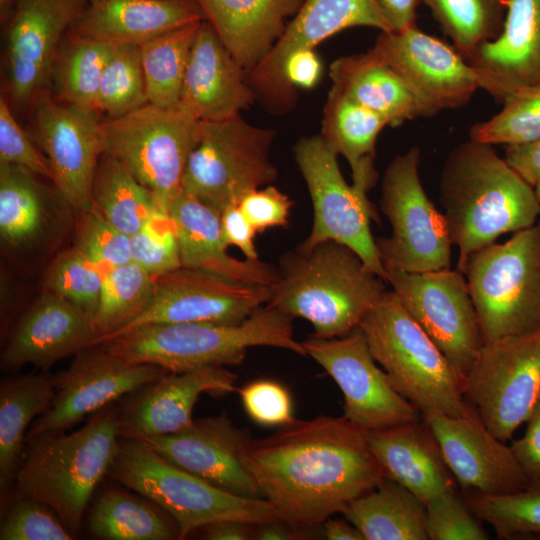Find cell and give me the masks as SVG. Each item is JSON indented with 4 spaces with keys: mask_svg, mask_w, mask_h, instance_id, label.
<instances>
[{
    "mask_svg": "<svg viewBox=\"0 0 540 540\" xmlns=\"http://www.w3.org/2000/svg\"><path fill=\"white\" fill-rule=\"evenodd\" d=\"M241 460L281 519L303 530L343 513L385 478L366 430L344 416L294 419L250 437Z\"/></svg>",
    "mask_w": 540,
    "mask_h": 540,
    "instance_id": "cell-1",
    "label": "cell"
},
{
    "mask_svg": "<svg viewBox=\"0 0 540 540\" xmlns=\"http://www.w3.org/2000/svg\"><path fill=\"white\" fill-rule=\"evenodd\" d=\"M492 146L471 139L460 143L441 170L439 199L461 272L474 252L533 226L540 215L534 186Z\"/></svg>",
    "mask_w": 540,
    "mask_h": 540,
    "instance_id": "cell-2",
    "label": "cell"
},
{
    "mask_svg": "<svg viewBox=\"0 0 540 540\" xmlns=\"http://www.w3.org/2000/svg\"><path fill=\"white\" fill-rule=\"evenodd\" d=\"M278 280L266 304L309 321L313 336L335 338L360 326L386 291L350 247L333 240L297 246L279 260Z\"/></svg>",
    "mask_w": 540,
    "mask_h": 540,
    "instance_id": "cell-3",
    "label": "cell"
},
{
    "mask_svg": "<svg viewBox=\"0 0 540 540\" xmlns=\"http://www.w3.org/2000/svg\"><path fill=\"white\" fill-rule=\"evenodd\" d=\"M119 438L118 401L93 413L72 433L27 437L11 497L47 504L77 537L91 496L108 475Z\"/></svg>",
    "mask_w": 540,
    "mask_h": 540,
    "instance_id": "cell-4",
    "label": "cell"
},
{
    "mask_svg": "<svg viewBox=\"0 0 540 540\" xmlns=\"http://www.w3.org/2000/svg\"><path fill=\"white\" fill-rule=\"evenodd\" d=\"M130 364H152L169 373L240 364L247 349L268 346L307 356L294 338L293 317L267 305L235 325L147 324L100 343Z\"/></svg>",
    "mask_w": 540,
    "mask_h": 540,
    "instance_id": "cell-5",
    "label": "cell"
},
{
    "mask_svg": "<svg viewBox=\"0 0 540 540\" xmlns=\"http://www.w3.org/2000/svg\"><path fill=\"white\" fill-rule=\"evenodd\" d=\"M376 362L391 384L421 415L466 414L463 377L406 311L393 290L385 291L360 324Z\"/></svg>",
    "mask_w": 540,
    "mask_h": 540,
    "instance_id": "cell-6",
    "label": "cell"
},
{
    "mask_svg": "<svg viewBox=\"0 0 540 540\" xmlns=\"http://www.w3.org/2000/svg\"><path fill=\"white\" fill-rule=\"evenodd\" d=\"M108 475L172 516L179 539L221 520L251 525L282 520L268 500L222 490L172 464L141 439L120 436Z\"/></svg>",
    "mask_w": 540,
    "mask_h": 540,
    "instance_id": "cell-7",
    "label": "cell"
},
{
    "mask_svg": "<svg viewBox=\"0 0 540 540\" xmlns=\"http://www.w3.org/2000/svg\"><path fill=\"white\" fill-rule=\"evenodd\" d=\"M463 273L484 344L540 330V223L474 252Z\"/></svg>",
    "mask_w": 540,
    "mask_h": 540,
    "instance_id": "cell-8",
    "label": "cell"
},
{
    "mask_svg": "<svg viewBox=\"0 0 540 540\" xmlns=\"http://www.w3.org/2000/svg\"><path fill=\"white\" fill-rule=\"evenodd\" d=\"M201 121L180 104L150 103L100 122L103 154L109 155L168 207L182 190L188 158L198 142Z\"/></svg>",
    "mask_w": 540,
    "mask_h": 540,
    "instance_id": "cell-9",
    "label": "cell"
},
{
    "mask_svg": "<svg viewBox=\"0 0 540 540\" xmlns=\"http://www.w3.org/2000/svg\"><path fill=\"white\" fill-rule=\"evenodd\" d=\"M277 135L250 124L238 114L220 121H201L197 144L182 177L181 189L221 214L249 192L278 177L270 159Z\"/></svg>",
    "mask_w": 540,
    "mask_h": 540,
    "instance_id": "cell-10",
    "label": "cell"
},
{
    "mask_svg": "<svg viewBox=\"0 0 540 540\" xmlns=\"http://www.w3.org/2000/svg\"><path fill=\"white\" fill-rule=\"evenodd\" d=\"M419 163L420 149L413 146L396 155L383 174L380 208L392 233L377 238L376 246L385 270L419 273L451 265L448 225L422 186Z\"/></svg>",
    "mask_w": 540,
    "mask_h": 540,
    "instance_id": "cell-11",
    "label": "cell"
},
{
    "mask_svg": "<svg viewBox=\"0 0 540 540\" xmlns=\"http://www.w3.org/2000/svg\"><path fill=\"white\" fill-rule=\"evenodd\" d=\"M540 396V330L484 344L463 379V397L507 442Z\"/></svg>",
    "mask_w": 540,
    "mask_h": 540,
    "instance_id": "cell-12",
    "label": "cell"
},
{
    "mask_svg": "<svg viewBox=\"0 0 540 540\" xmlns=\"http://www.w3.org/2000/svg\"><path fill=\"white\" fill-rule=\"evenodd\" d=\"M293 152L314 211L312 230L300 246L310 248L327 240L344 244L362 258L370 271L387 282V272L370 227L371 219L377 220V215L367 193L346 182L338 155L320 134L302 137Z\"/></svg>",
    "mask_w": 540,
    "mask_h": 540,
    "instance_id": "cell-13",
    "label": "cell"
},
{
    "mask_svg": "<svg viewBox=\"0 0 540 540\" xmlns=\"http://www.w3.org/2000/svg\"><path fill=\"white\" fill-rule=\"evenodd\" d=\"M400 302L463 377L484 345L468 282L460 270L386 269Z\"/></svg>",
    "mask_w": 540,
    "mask_h": 540,
    "instance_id": "cell-14",
    "label": "cell"
},
{
    "mask_svg": "<svg viewBox=\"0 0 540 540\" xmlns=\"http://www.w3.org/2000/svg\"><path fill=\"white\" fill-rule=\"evenodd\" d=\"M368 53L404 80L423 117L462 108L481 89L479 73L459 51L417 25L380 32Z\"/></svg>",
    "mask_w": 540,
    "mask_h": 540,
    "instance_id": "cell-15",
    "label": "cell"
},
{
    "mask_svg": "<svg viewBox=\"0 0 540 540\" xmlns=\"http://www.w3.org/2000/svg\"><path fill=\"white\" fill-rule=\"evenodd\" d=\"M302 344L307 356L339 386L344 396L343 416L355 425L375 430L422 417L378 367L360 326L341 337L311 335Z\"/></svg>",
    "mask_w": 540,
    "mask_h": 540,
    "instance_id": "cell-16",
    "label": "cell"
},
{
    "mask_svg": "<svg viewBox=\"0 0 540 540\" xmlns=\"http://www.w3.org/2000/svg\"><path fill=\"white\" fill-rule=\"evenodd\" d=\"M354 27L393 31L377 0H304L279 40L247 74L257 100L274 114L292 110L298 96L284 78L288 56L298 50L315 49L329 37Z\"/></svg>",
    "mask_w": 540,
    "mask_h": 540,
    "instance_id": "cell-17",
    "label": "cell"
},
{
    "mask_svg": "<svg viewBox=\"0 0 540 540\" xmlns=\"http://www.w3.org/2000/svg\"><path fill=\"white\" fill-rule=\"evenodd\" d=\"M271 295L269 286L236 282L180 266L155 277L153 297L146 309L98 344L147 324H239L267 304Z\"/></svg>",
    "mask_w": 540,
    "mask_h": 540,
    "instance_id": "cell-18",
    "label": "cell"
},
{
    "mask_svg": "<svg viewBox=\"0 0 540 540\" xmlns=\"http://www.w3.org/2000/svg\"><path fill=\"white\" fill-rule=\"evenodd\" d=\"M166 373L156 365L127 363L100 344L86 347L74 355L67 369L52 374V404L32 422L27 437L65 432Z\"/></svg>",
    "mask_w": 540,
    "mask_h": 540,
    "instance_id": "cell-19",
    "label": "cell"
},
{
    "mask_svg": "<svg viewBox=\"0 0 540 540\" xmlns=\"http://www.w3.org/2000/svg\"><path fill=\"white\" fill-rule=\"evenodd\" d=\"M31 106L36 138L57 192L74 210H90L95 172L103 154L100 121L95 112L64 104L46 91Z\"/></svg>",
    "mask_w": 540,
    "mask_h": 540,
    "instance_id": "cell-20",
    "label": "cell"
},
{
    "mask_svg": "<svg viewBox=\"0 0 540 540\" xmlns=\"http://www.w3.org/2000/svg\"><path fill=\"white\" fill-rule=\"evenodd\" d=\"M88 0H17L7 20L8 94L17 108L31 106L53 73L62 36Z\"/></svg>",
    "mask_w": 540,
    "mask_h": 540,
    "instance_id": "cell-21",
    "label": "cell"
},
{
    "mask_svg": "<svg viewBox=\"0 0 540 540\" xmlns=\"http://www.w3.org/2000/svg\"><path fill=\"white\" fill-rule=\"evenodd\" d=\"M421 416L463 490L507 494L528 486L529 481L511 447L487 429L470 405L462 416L440 412Z\"/></svg>",
    "mask_w": 540,
    "mask_h": 540,
    "instance_id": "cell-22",
    "label": "cell"
},
{
    "mask_svg": "<svg viewBox=\"0 0 540 540\" xmlns=\"http://www.w3.org/2000/svg\"><path fill=\"white\" fill-rule=\"evenodd\" d=\"M249 433L236 427L226 413L194 420L187 429L141 439L177 467L232 494L263 498L241 460Z\"/></svg>",
    "mask_w": 540,
    "mask_h": 540,
    "instance_id": "cell-23",
    "label": "cell"
},
{
    "mask_svg": "<svg viewBox=\"0 0 540 540\" xmlns=\"http://www.w3.org/2000/svg\"><path fill=\"white\" fill-rule=\"evenodd\" d=\"M237 378L224 366L166 373L118 401L120 436L138 438L181 432L193 424L192 411L201 394L238 392Z\"/></svg>",
    "mask_w": 540,
    "mask_h": 540,
    "instance_id": "cell-24",
    "label": "cell"
},
{
    "mask_svg": "<svg viewBox=\"0 0 540 540\" xmlns=\"http://www.w3.org/2000/svg\"><path fill=\"white\" fill-rule=\"evenodd\" d=\"M91 318L62 296L44 289L4 336L0 368L12 373L26 364L42 371L93 344Z\"/></svg>",
    "mask_w": 540,
    "mask_h": 540,
    "instance_id": "cell-25",
    "label": "cell"
},
{
    "mask_svg": "<svg viewBox=\"0 0 540 540\" xmlns=\"http://www.w3.org/2000/svg\"><path fill=\"white\" fill-rule=\"evenodd\" d=\"M257 100L247 73L206 20L190 51L179 104L200 121L234 117Z\"/></svg>",
    "mask_w": 540,
    "mask_h": 540,
    "instance_id": "cell-26",
    "label": "cell"
},
{
    "mask_svg": "<svg viewBox=\"0 0 540 540\" xmlns=\"http://www.w3.org/2000/svg\"><path fill=\"white\" fill-rule=\"evenodd\" d=\"M481 89L503 102L515 91L540 85V0H509L500 36L468 61Z\"/></svg>",
    "mask_w": 540,
    "mask_h": 540,
    "instance_id": "cell-27",
    "label": "cell"
},
{
    "mask_svg": "<svg viewBox=\"0 0 540 540\" xmlns=\"http://www.w3.org/2000/svg\"><path fill=\"white\" fill-rule=\"evenodd\" d=\"M177 232L181 266L236 282L272 287L278 268L257 260H240L227 253L220 213L183 192L168 207Z\"/></svg>",
    "mask_w": 540,
    "mask_h": 540,
    "instance_id": "cell-28",
    "label": "cell"
},
{
    "mask_svg": "<svg viewBox=\"0 0 540 540\" xmlns=\"http://www.w3.org/2000/svg\"><path fill=\"white\" fill-rule=\"evenodd\" d=\"M372 454L385 478L404 486L425 504L455 489V478L429 425L421 417L408 423L366 430Z\"/></svg>",
    "mask_w": 540,
    "mask_h": 540,
    "instance_id": "cell-29",
    "label": "cell"
},
{
    "mask_svg": "<svg viewBox=\"0 0 540 540\" xmlns=\"http://www.w3.org/2000/svg\"><path fill=\"white\" fill-rule=\"evenodd\" d=\"M205 20L195 0H99L89 3L69 33L114 45H142Z\"/></svg>",
    "mask_w": 540,
    "mask_h": 540,
    "instance_id": "cell-30",
    "label": "cell"
},
{
    "mask_svg": "<svg viewBox=\"0 0 540 540\" xmlns=\"http://www.w3.org/2000/svg\"><path fill=\"white\" fill-rule=\"evenodd\" d=\"M248 74L268 54L304 0H195Z\"/></svg>",
    "mask_w": 540,
    "mask_h": 540,
    "instance_id": "cell-31",
    "label": "cell"
},
{
    "mask_svg": "<svg viewBox=\"0 0 540 540\" xmlns=\"http://www.w3.org/2000/svg\"><path fill=\"white\" fill-rule=\"evenodd\" d=\"M52 374L11 375L0 381V506L9 502L21 464L28 426L51 406Z\"/></svg>",
    "mask_w": 540,
    "mask_h": 540,
    "instance_id": "cell-32",
    "label": "cell"
},
{
    "mask_svg": "<svg viewBox=\"0 0 540 540\" xmlns=\"http://www.w3.org/2000/svg\"><path fill=\"white\" fill-rule=\"evenodd\" d=\"M329 76L332 88L382 116L389 127L423 117L404 80L368 51L337 58L330 65Z\"/></svg>",
    "mask_w": 540,
    "mask_h": 540,
    "instance_id": "cell-33",
    "label": "cell"
},
{
    "mask_svg": "<svg viewBox=\"0 0 540 540\" xmlns=\"http://www.w3.org/2000/svg\"><path fill=\"white\" fill-rule=\"evenodd\" d=\"M52 206L36 175L0 162V237L6 250L28 254L41 249L56 225Z\"/></svg>",
    "mask_w": 540,
    "mask_h": 540,
    "instance_id": "cell-34",
    "label": "cell"
},
{
    "mask_svg": "<svg viewBox=\"0 0 540 540\" xmlns=\"http://www.w3.org/2000/svg\"><path fill=\"white\" fill-rule=\"evenodd\" d=\"M386 120L331 87L324 108L321 137L348 162L352 184L368 193L378 180L376 142Z\"/></svg>",
    "mask_w": 540,
    "mask_h": 540,
    "instance_id": "cell-35",
    "label": "cell"
},
{
    "mask_svg": "<svg viewBox=\"0 0 540 540\" xmlns=\"http://www.w3.org/2000/svg\"><path fill=\"white\" fill-rule=\"evenodd\" d=\"M343 514L365 540H428L426 504L388 478L351 502Z\"/></svg>",
    "mask_w": 540,
    "mask_h": 540,
    "instance_id": "cell-36",
    "label": "cell"
},
{
    "mask_svg": "<svg viewBox=\"0 0 540 540\" xmlns=\"http://www.w3.org/2000/svg\"><path fill=\"white\" fill-rule=\"evenodd\" d=\"M152 501L108 487L96 499L88 519L92 535L105 540L179 539L178 528Z\"/></svg>",
    "mask_w": 540,
    "mask_h": 540,
    "instance_id": "cell-37",
    "label": "cell"
},
{
    "mask_svg": "<svg viewBox=\"0 0 540 540\" xmlns=\"http://www.w3.org/2000/svg\"><path fill=\"white\" fill-rule=\"evenodd\" d=\"M93 205L119 231H139L158 211L156 196L119 161L102 154L93 182ZM165 211V210H164Z\"/></svg>",
    "mask_w": 540,
    "mask_h": 540,
    "instance_id": "cell-38",
    "label": "cell"
},
{
    "mask_svg": "<svg viewBox=\"0 0 540 540\" xmlns=\"http://www.w3.org/2000/svg\"><path fill=\"white\" fill-rule=\"evenodd\" d=\"M202 21L139 46L148 103L165 108L179 104L190 51Z\"/></svg>",
    "mask_w": 540,
    "mask_h": 540,
    "instance_id": "cell-39",
    "label": "cell"
},
{
    "mask_svg": "<svg viewBox=\"0 0 540 540\" xmlns=\"http://www.w3.org/2000/svg\"><path fill=\"white\" fill-rule=\"evenodd\" d=\"M452 45L469 61L504 27L509 0H421Z\"/></svg>",
    "mask_w": 540,
    "mask_h": 540,
    "instance_id": "cell-40",
    "label": "cell"
},
{
    "mask_svg": "<svg viewBox=\"0 0 540 540\" xmlns=\"http://www.w3.org/2000/svg\"><path fill=\"white\" fill-rule=\"evenodd\" d=\"M67 43L54 71L58 101L96 113L101 78L114 44L67 32Z\"/></svg>",
    "mask_w": 540,
    "mask_h": 540,
    "instance_id": "cell-41",
    "label": "cell"
},
{
    "mask_svg": "<svg viewBox=\"0 0 540 540\" xmlns=\"http://www.w3.org/2000/svg\"><path fill=\"white\" fill-rule=\"evenodd\" d=\"M155 277L134 262L109 270L92 325L97 335L92 345L118 332L149 305L154 293Z\"/></svg>",
    "mask_w": 540,
    "mask_h": 540,
    "instance_id": "cell-42",
    "label": "cell"
},
{
    "mask_svg": "<svg viewBox=\"0 0 540 540\" xmlns=\"http://www.w3.org/2000/svg\"><path fill=\"white\" fill-rule=\"evenodd\" d=\"M462 498L499 539L540 538V481L507 494H485L463 490Z\"/></svg>",
    "mask_w": 540,
    "mask_h": 540,
    "instance_id": "cell-43",
    "label": "cell"
},
{
    "mask_svg": "<svg viewBox=\"0 0 540 540\" xmlns=\"http://www.w3.org/2000/svg\"><path fill=\"white\" fill-rule=\"evenodd\" d=\"M148 103L140 47L115 45L107 62L96 99V111L108 119L121 117Z\"/></svg>",
    "mask_w": 540,
    "mask_h": 540,
    "instance_id": "cell-44",
    "label": "cell"
},
{
    "mask_svg": "<svg viewBox=\"0 0 540 540\" xmlns=\"http://www.w3.org/2000/svg\"><path fill=\"white\" fill-rule=\"evenodd\" d=\"M502 109L486 121L475 123L469 139L495 145H524L540 139V85L510 94Z\"/></svg>",
    "mask_w": 540,
    "mask_h": 540,
    "instance_id": "cell-45",
    "label": "cell"
},
{
    "mask_svg": "<svg viewBox=\"0 0 540 540\" xmlns=\"http://www.w3.org/2000/svg\"><path fill=\"white\" fill-rule=\"evenodd\" d=\"M105 273L74 246L58 254L48 266L44 289L81 308L92 320Z\"/></svg>",
    "mask_w": 540,
    "mask_h": 540,
    "instance_id": "cell-46",
    "label": "cell"
},
{
    "mask_svg": "<svg viewBox=\"0 0 540 540\" xmlns=\"http://www.w3.org/2000/svg\"><path fill=\"white\" fill-rule=\"evenodd\" d=\"M73 535L47 504L11 497L1 510L0 540H71Z\"/></svg>",
    "mask_w": 540,
    "mask_h": 540,
    "instance_id": "cell-47",
    "label": "cell"
},
{
    "mask_svg": "<svg viewBox=\"0 0 540 540\" xmlns=\"http://www.w3.org/2000/svg\"><path fill=\"white\" fill-rule=\"evenodd\" d=\"M129 237L132 262L153 277L181 266L176 228L167 211H158Z\"/></svg>",
    "mask_w": 540,
    "mask_h": 540,
    "instance_id": "cell-48",
    "label": "cell"
},
{
    "mask_svg": "<svg viewBox=\"0 0 540 540\" xmlns=\"http://www.w3.org/2000/svg\"><path fill=\"white\" fill-rule=\"evenodd\" d=\"M74 247L105 274L132 261L130 237L108 222L94 205L81 213Z\"/></svg>",
    "mask_w": 540,
    "mask_h": 540,
    "instance_id": "cell-49",
    "label": "cell"
},
{
    "mask_svg": "<svg viewBox=\"0 0 540 540\" xmlns=\"http://www.w3.org/2000/svg\"><path fill=\"white\" fill-rule=\"evenodd\" d=\"M455 489L447 490L426 503L428 540H486L488 533Z\"/></svg>",
    "mask_w": 540,
    "mask_h": 540,
    "instance_id": "cell-50",
    "label": "cell"
},
{
    "mask_svg": "<svg viewBox=\"0 0 540 540\" xmlns=\"http://www.w3.org/2000/svg\"><path fill=\"white\" fill-rule=\"evenodd\" d=\"M0 162L21 167L52 181L46 157L34 147L12 113L8 99L0 97Z\"/></svg>",
    "mask_w": 540,
    "mask_h": 540,
    "instance_id": "cell-51",
    "label": "cell"
},
{
    "mask_svg": "<svg viewBox=\"0 0 540 540\" xmlns=\"http://www.w3.org/2000/svg\"><path fill=\"white\" fill-rule=\"evenodd\" d=\"M246 413L263 426H284L295 418L289 391L272 380H257L238 389Z\"/></svg>",
    "mask_w": 540,
    "mask_h": 540,
    "instance_id": "cell-52",
    "label": "cell"
},
{
    "mask_svg": "<svg viewBox=\"0 0 540 540\" xmlns=\"http://www.w3.org/2000/svg\"><path fill=\"white\" fill-rule=\"evenodd\" d=\"M292 205L293 201L272 185L249 192L238 204L257 233L285 227Z\"/></svg>",
    "mask_w": 540,
    "mask_h": 540,
    "instance_id": "cell-53",
    "label": "cell"
},
{
    "mask_svg": "<svg viewBox=\"0 0 540 540\" xmlns=\"http://www.w3.org/2000/svg\"><path fill=\"white\" fill-rule=\"evenodd\" d=\"M524 435L514 440L511 449L529 483L540 481V396L527 421Z\"/></svg>",
    "mask_w": 540,
    "mask_h": 540,
    "instance_id": "cell-54",
    "label": "cell"
},
{
    "mask_svg": "<svg viewBox=\"0 0 540 540\" xmlns=\"http://www.w3.org/2000/svg\"><path fill=\"white\" fill-rule=\"evenodd\" d=\"M222 237L227 247H238L247 259L257 260L254 244L256 231L243 214L238 204L227 206L220 214Z\"/></svg>",
    "mask_w": 540,
    "mask_h": 540,
    "instance_id": "cell-55",
    "label": "cell"
},
{
    "mask_svg": "<svg viewBox=\"0 0 540 540\" xmlns=\"http://www.w3.org/2000/svg\"><path fill=\"white\" fill-rule=\"evenodd\" d=\"M322 73V64L315 49L293 52L284 63L283 74L287 84L294 90L314 87Z\"/></svg>",
    "mask_w": 540,
    "mask_h": 540,
    "instance_id": "cell-56",
    "label": "cell"
},
{
    "mask_svg": "<svg viewBox=\"0 0 540 540\" xmlns=\"http://www.w3.org/2000/svg\"><path fill=\"white\" fill-rule=\"evenodd\" d=\"M504 158L529 184L535 185L540 177V139L524 145L507 146Z\"/></svg>",
    "mask_w": 540,
    "mask_h": 540,
    "instance_id": "cell-57",
    "label": "cell"
},
{
    "mask_svg": "<svg viewBox=\"0 0 540 540\" xmlns=\"http://www.w3.org/2000/svg\"><path fill=\"white\" fill-rule=\"evenodd\" d=\"M393 31H403L416 25L421 0H377Z\"/></svg>",
    "mask_w": 540,
    "mask_h": 540,
    "instance_id": "cell-58",
    "label": "cell"
},
{
    "mask_svg": "<svg viewBox=\"0 0 540 540\" xmlns=\"http://www.w3.org/2000/svg\"><path fill=\"white\" fill-rule=\"evenodd\" d=\"M202 538L207 540H248L253 538L254 525L237 521L221 520L201 528Z\"/></svg>",
    "mask_w": 540,
    "mask_h": 540,
    "instance_id": "cell-59",
    "label": "cell"
},
{
    "mask_svg": "<svg viewBox=\"0 0 540 540\" xmlns=\"http://www.w3.org/2000/svg\"><path fill=\"white\" fill-rule=\"evenodd\" d=\"M302 530L286 521L277 520L254 525L253 538L259 540H297L304 538L305 534Z\"/></svg>",
    "mask_w": 540,
    "mask_h": 540,
    "instance_id": "cell-60",
    "label": "cell"
},
{
    "mask_svg": "<svg viewBox=\"0 0 540 540\" xmlns=\"http://www.w3.org/2000/svg\"><path fill=\"white\" fill-rule=\"evenodd\" d=\"M324 535L328 540H365L362 533L347 519H327L324 523Z\"/></svg>",
    "mask_w": 540,
    "mask_h": 540,
    "instance_id": "cell-61",
    "label": "cell"
},
{
    "mask_svg": "<svg viewBox=\"0 0 540 540\" xmlns=\"http://www.w3.org/2000/svg\"><path fill=\"white\" fill-rule=\"evenodd\" d=\"M17 0H0L1 21L6 23L9 19Z\"/></svg>",
    "mask_w": 540,
    "mask_h": 540,
    "instance_id": "cell-62",
    "label": "cell"
},
{
    "mask_svg": "<svg viewBox=\"0 0 540 540\" xmlns=\"http://www.w3.org/2000/svg\"><path fill=\"white\" fill-rule=\"evenodd\" d=\"M534 190H535L537 199H538V201L540 203V177H539V179L536 181V183L534 185Z\"/></svg>",
    "mask_w": 540,
    "mask_h": 540,
    "instance_id": "cell-63",
    "label": "cell"
},
{
    "mask_svg": "<svg viewBox=\"0 0 540 540\" xmlns=\"http://www.w3.org/2000/svg\"><path fill=\"white\" fill-rule=\"evenodd\" d=\"M89 3H93V2H96V1H99V0H88Z\"/></svg>",
    "mask_w": 540,
    "mask_h": 540,
    "instance_id": "cell-64",
    "label": "cell"
}]
</instances>
